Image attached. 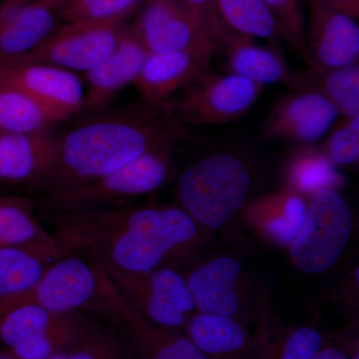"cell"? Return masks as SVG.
Masks as SVG:
<instances>
[{
	"label": "cell",
	"instance_id": "cell-1",
	"mask_svg": "<svg viewBox=\"0 0 359 359\" xmlns=\"http://www.w3.org/2000/svg\"><path fill=\"white\" fill-rule=\"evenodd\" d=\"M50 218L63 254L86 255L123 273L173 266L188 259L201 237L198 224L173 205H115Z\"/></svg>",
	"mask_w": 359,
	"mask_h": 359
},
{
	"label": "cell",
	"instance_id": "cell-2",
	"mask_svg": "<svg viewBox=\"0 0 359 359\" xmlns=\"http://www.w3.org/2000/svg\"><path fill=\"white\" fill-rule=\"evenodd\" d=\"M186 127L166 101L99 113L57 136L53 167L39 190L79 185L147 153L173 150L186 136Z\"/></svg>",
	"mask_w": 359,
	"mask_h": 359
},
{
	"label": "cell",
	"instance_id": "cell-3",
	"mask_svg": "<svg viewBox=\"0 0 359 359\" xmlns=\"http://www.w3.org/2000/svg\"><path fill=\"white\" fill-rule=\"evenodd\" d=\"M252 185L244 161L230 153H215L182 172L177 197L200 228L217 230L244 208Z\"/></svg>",
	"mask_w": 359,
	"mask_h": 359
},
{
	"label": "cell",
	"instance_id": "cell-4",
	"mask_svg": "<svg viewBox=\"0 0 359 359\" xmlns=\"http://www.w3.org/2000/svg\"><path fill=\"white\" fill-rule=\"evenodd\" d=\"M117 285L102 264L79 252H66L32 289L0 306L32 304L61 313L90 314L103 320Z\"/></svg>",
	"mask_w": 359,
	"mask_h": 359
},
{
	"label": "cell",
	"instance_id": "cell-5",
	"mask_svg": "<svg viewBox=\"0 0 359 359\" xmlns=\"http://www.w3.org/2000/svg\"><path fill=\"white\" fill-rule=\"evenodd\" d=\"M171 152L160 150L147 153L98 178L44 193L40 201L42 209L50 215L95 211L155 192L171 175Z\"/></svg>",
	"mask_w": 359,
	"mask_h": 359
},
{
	"label": "cell",
	"instance_id": "cell-6",
	"mask_svg": "<svg viewBox=\"0 0 359 359\" xmlns=\"http://www.w3.org/2000/svg\"><path fill=\"white\" fill-rule=\"evenodd\" d=\"M353 228L351 208L339 191L313 193L309 197L306 223L289 247L290 261L308 275L327 273L344 254Z\"/></svg>",
	"mask_w": 359,
	"mask_h": 359
},
{
	"label": "cell",
	"instance_id": "cell-7",
	"mask_svg": "<svg viewBox=\"0 0 359 359\" xmlns=\"http://www.w3.org/2000/svg\"><path fill=\"white\" fill-rule=\"evenodd\" d=\"M197 313L247 323L264 309L259 287L233 257H212L185 276Z\"/></svg>",
	"mask_w": 359,
	"mask_h": 359
},
{
	"label": "cell",
	"instance_id": "cell-8",
	"mask_svg": "<svg viewBox=\"0 0 359 359\" xmlns=\"http://www.w3.org/2000/svg\"><path fill=\"white\" fill-rule=\"evenodd\" d=\"M85 316L32 304L0 306V348L16 359H47L69 346Z\"/></svg>",
	"mask_w": 359,
	"mask_h": 359
},
{
	"label": "cell",
	"instance_id": "cell-9",
	"mask_svg": "<svg viewBox=\"0 0 359 359\" xmlns=\"http://www.w3.org/2000/svg\"><path fill=\"white\" fill-rule=\"evenodd\" d=\"M127 20L113 18L62 22L36 48L15 60L0 63H41L86 72L114 50Z\"/></svg>",
	"mask_w": 359,
	"mask_h": 359
},
{
	"label": "cell",
	"instance_id": "cell-10",
	"mask_svg": "<svg viewBox=\"0 0 359 359\" xmlns=\"http://www.w3.org/2000/svg\"><path fill=\"white\" fill-rule=\"evenodd\" d=\"M264 89L247 78L211 69L166 102L186 125H222L247 114Z\"/></svg>",
	"mask_w": 359,
	"mask_h": 359
},
{
	"label": "cell",
	"instance_id": "cell-11",
	"mask_svg": "<svg viewBox=\"0 0 359 359\" xmlns=\"http://www.w3.org/2000/svg\"><path fill=\"white\" fill-rule=\"evenodd\" d=\"M106 271L129 304L156 325L184 332L197 313L185 276L173 266L148 273Z\"/></svg>",
	"mask_w": 359,
	"mask_h": 359
},
{
	"label": "cell",
	"instance_id": "cell-12",
	"mask_svg": "<svg viewBox=\"0 0 359 359\" xmlns=\"http://www.w3.org/2000/svg\"><path fill=\"white\" fill-rule=\"evenodd\" d=\"M135 14L132 32L149 54L181 50L212 39L204 21L179 0H144Z\"/></svg>",
	"mask_w": 359,
	"mask_h": 359
},
{
	"label": "cell",
	"instance_id": "cell-13",
	"mask_svg": "<svg viewBox=\"0 0 359 359\" xmlns=\"http://www.w3.org/2000/svg\"><path fill=\"white\" fill-rule=\"evenodd\" d=\"M103 320L120 332L136 359H207L184 332L146 320L119 289Z\"/></svg>",
	"mask_w": 359,
	"mask_h": 359
},
{
	"label": "cell",
	"instance_id": "cell-14",
	"mask_svg": "<svg viewBox=\"0 0 359 359\" xmlns=\"http://www.w3.org/2000/svg\"><path fill=\"white\" fill-rule=\"evenodd\" d=\"M306 44L309 68L334 69L356 65L359 27L355 18L318 0H309Z\"/></svg>",
	"mask_w": 359,
	"mask_h": 359
},
{
	"label": "cell",
	"instance_id": "cell-15",
	"mask_svg": "<svg viewBox=\"0 0 359 359\" xmlns=\"http://www.w3.org/2000/svg\"><path fill=\"white\" fill-rule=\"evenodd\" d=\"M214 54L212 39L181 50L149 54L133 84L144 100L164 102L211 70Z\"/></svg>",
	"mask_w": 359,
	"mask_h": 359
},
{
	"label": "cell",
	"instance_id": "cell-16",
	"mask_svg": "<svg viewBox=\"0 0 359 359\" xmlns=\"http://www.w3.org/2000/svg\"><path fill=\"white\" fill-rule=\"evenodd\" d=\"M339 116L334 104L320 93L292 90L271 108L264 135L271 140L311 145L330 131Z\"/></svg>",
	"mask_w": 359,
	"mask_h": 359
},
{
	"label": "cell",
	"instance_id": "cell-17",
	"mask_svg": "<svg viewBox=\"0 0 359 359\" xmlns=\"http://www.w3.org/2000/svg\"><path fill=\"white\" fill-rule=\"evenodd\" d=\"M215 54L222 59L226 73L247 78L259 85L283 83L289 86L294 71L275 49L261 46L245 35L229 29L221 20L210 28Z\"/></svg>",
	"mask_w": 359,
	"mask_h": 359
},
{
	"label": "cell",
	"instance_id": "cell-18",
	"mask_svg": "<svg viewBox=\"0 0 359 359\" xmlns=\"http://www.w3.org/2000/svg\"><path fill=\"white\" fill-rule=\"evenodd\" d=\"M0 83L18 87L69 117L84 108L81 80L73 71L58 66L0 63Z\"/></svg>",
	"mask_w": 359,
	"mask_h": 359
},
{
	"label": "cell",
	"instance_id": "cell-19",
	"mask_svg": "<svg viewBox=\"0 0 359 359\" xmlns=\"http://www.w3.org/2000/svg\"><path fill=\"white\" fill-rule=\"evenodd\" d=\"M57 135L46 128L28 134L1 133L0 183L39 189L50 173Z\"/></svg>",
	"mask_w": 359,
	"mask_h": 359
},
{
	"label": "cell",
	"instance_id": "cell-20",
	"mask_svg": "<svg viewBox=\"0 0 359 359\" xmlns=\"http://www.w3.org/2000/svg\"><path fill=\"white\" fill-rule=\"evenodd\" d=\"M149 56L131 27L125 25L119 42L98 65L86 71L87 89L84 108L100 111L113 97L130 83H134Z\"/></svg>",
	"mask_w": 359,
	"mask_h": 359
},
{
	"label": "cell",
	"instance_id": "cell-21",
	"mask_svg": "<svg viewBox=\"0 0 359 359\" xmlns=\"http://www.w3.org/2000/svg\"><path fill=\"white\" fill-rule=\"evenodd\" d=\"M49 0H37L0 13V62H9L36 48L61 25Z\"/></svg>",
	"mask_w": 359,
	"mask_h": 359
},
{
	"label": "cell",
	"instance_id": "cell-22",
	"mask_svg": "<svg viewBox=\"0 0 359 359\" xmlns=\"http://www.w3.org/2000/svg\"><path fill=\"white\" fill-rule=\"evenodd\" d=\"M184 334L207 359H256L252 335L235 318L196 313Z\"/></svg>",
	"mask_w": 359,
	"mask_h": 359
},
{
	"label": "cell",
	"instance_id": "cell-23",
	"mask_svg": "<svg viewBox=\"0 0 359 359\" xmlns=\"http://www.w3.org/2000/svg\"><path fill=\"white\" fill-rule=\"evenodd\" d=\"M245 217L273 244L290 247L306 223L308 202L285 188L250 203Z\"/></svg>",
	"mask_w": 359,
	"mask_h": 359
},
{
	"label": "cell",
	"instance_id": "cell-24",
	"mask_svg": "<svg viewBox=\"0 0 359 359\" xmlns=\"http://www.w3.org/2000/svg\"><path fill=\"white\" fill-rule=\"evenodd\" d=\"M262 313L252 335L256 359H313L327 341L318 328L283 327L271 320L268 311Z\"/></svg>",
	"mask_w": 359,
	"mask_h": 359
},
{
	"label": "cell",
	"instance_id": "cell-25",
	"mask_svg": "<svg viewBox=\"0 0 359 359\" xmlns=\"http://www.w3.org/2000/svg\"><path fill=\"white\" fill-rule=\"evenodd\" d=\"M62 255L59 247L0 249V304L34 287Z\"/></svg>",
	"mask_w": 359,
	"mask_h": 359
},
{
	"label": "cell",
	"instance_id": "cell-26",
	"mask_svg": "<svg viewBox=\"0 0 359 359\" xmlns=\"http://www.w3.org/2000/svg\"><path fill=\"white\" fill-rule=\"evenodd\" d=\"M289 87L294 91H313L328 99L344 117L359 116L358 63L334 69L308 68L294 72Z\"/></svg>",
	"mask_w": 359,
	"mask_h": 359
},
{
	"label": "cell",
	"instance_id": "cell-27",
	"mask_svg": "<svg viewBox=\"0 0 359 359\" xmlns=\"http://www.w3.org/2000/svg\"><path fill=\"white\" fill-rule=\"evenodd\" d=\"M29 198L0 196V249L59 247L53 233L42 224Z\"/></svg>",
	"mask_w": 359,
	"mask_h": 359
},
{
	"label": "cell",
	"instance_id": "cell-28",
	"mask_svg": "<svg viewBox=\"0 0 359 359\" xmlns=\"http://www.w3.org/2000/svg\"><path fill=\"white\" fill-rule=\"evenodd\" d=\"M68 118L23 90L0 83V133H33Z\"/></svg>",
	"mask_w": 359,
	"mask_h": 359
},
{
	"label": "cell",
	"instance_id": "cell-29",
	"mask_svg": "<svg viewBox=\"0 0 359 359\" xmlns=\"http://www.w3.org/2000/svg\"><path fill=\"white\" fill-rule=\"evenodd\" d=\"M285 181V188L306 198L323 189L337 190L346 178L320 148L308 145L292 156Z\"/></svg>",
	"mask_w": 359,
	"mask_h": 359
},
{
	"label": "cell",
	"instance_id": "cell-30",
	"mask_svg": "<svg viewBox=\"0 0 359 359\" xmlns=\"http://www.w3.org/2000/svg\"><path fill=\"white\" fill-rule=\"evenodd\" d=\"M96 320L85 316L67 347L68 359H135L120 332Z\"/></svg>",
	"mask_w": 359,
	"mask_h": 359
},
{
	"label": "cell",
	"instance_id": "cell-31",
	"mask_svg": "<svg viewBox=\"0 0 359 359\" xmlns=\"http://www.w3.org/2000/svg\"><path fill=\"white\" fill-rule=\"evenodd\" d=\"M217 13L229 29L245 36L271 39L278 26L264 0H218Z\"/></svg>",
	"mask_w": 359,
	"mask_h": 359
},
{
	"label": "cell",
	"instance_id": "cell-32",
	"mask_svg": "<svg viewBox=\"0 0 359 359\" xmlns=\"http://www.w3.org/2000/svg\"><path fill=\"white\" fill-rule=\"evenodd\" d=\"M275 18L278 36L309 65L306 44V20L301 0H264Z\"/></svg>",
	"mask_w": 359,
	"mask_h": 359
},
{
	"label": "cell",
	"instance_id": "cell-33",
	"mask_svg": "<svg viewBox=\"0 0 359 359\" xmlns=\"http://www.w3.org/2000/svg\"><path fill=\"white\" fill-rule=\"evenodd\" d=\"M144 0H74L58 11L61 22L82 20H129Z\"/></svg>",
	"mask_w": 359,
	"mask_h": 359
},
{
	"label": "cell",
	"instance_id": "cell-34",
	"mask_svg": "<svg viewBox=\"0 0 359 359\" xmlns=\"http://www.w3.org/2000/svg\"><path fill=\"white\" fill-rule=\"evenodd\" d=\"M321 150L337 166H353L359 159V116L344 117Z\"/></svg>",
	"mask_w": 359,
	"mask_h": 359
},
{
	"label": "cell",
	"instance_id": "cell-35",
	"mask_svg": "<svg viewBox=\"0 0 359 359\" xmlns=\"http://www.w3.org/2000/svg\"><path fill=\"white\" fill-rule=\"evenodd\" d=\"M194 15L204 21L208 27H211L219 20L217 13L218 0H179Z\"/></svg>",
	"mask_w": 359,
	"mask_h": 359
},
{
	"label": "cell",
	"instance_id": "cell-36",
	"mask_svg": "<svg viewBox=\"0 0 359 359\" xmlns=\"http://www.w3.org/2000/svg\"><path fill=\"white\" fill-rule=\"evenodd\" d=\"M318 1L348 14L351 18H358L359 0H318Z\"/></svg>",
	"mask_w": 359,
	"mask_h": 359
},
{
	"label": "cell",
	"instance_id": "cell-37",
	"mask_svg": "<svg viewBox=\"0 0 359 359\" xmlns=\"http://www.w3.org/2000/svg\"><path fill=\"white\" fill-rule=\"evenodd\" d=\"M313 359H351V358L341 347L332 346L325 341Z\"/></svg>",
	"mask_w": 359,
	"mask_h": 359
},
{
	"label": "cell",
	"instance_id": "cell-38",
	"mask_svg": "<svg viewBox=\"0 0 359 359\" xmlns=\"http://www.w3.org/2000/svg\"><path fill=\"white\" fill-rule=\"evenodd\" d=\"M34 1H37V0H4V4L0 7V13L15 8V7L25 6V4H32V2Z\"/></svg>",
	"mask_w": 359,
	"mask_h": 359
},
{
	"label": "cell",
	"instance_id": "cell-39",
	"mask_svg": "<svg viewBox=\"0 0 359 359\" xmlns=\"http://www.w3.org/2000/svg\"><path fill=\"white\" fill-rule=\"evenodd\" d=\"M49 1H50L59 11L63 6H66V4H70V2L74 1V0H49Z\"/></svg>",
	"mask_w": 359,
	"mask_h": 359
},
{
	"label": "cell",
	"instance_id": "cell-40",
	"mask_svg": "<svg viewBox=\"0 0 359 359\" xmlns=\"http://www.w3.org/2000/svg\"><path fill=\"white\" fill-rule=\"evenodd\" d=\"M47 359H68L67 348L63 349V351H58V353H54L50 358Z\"/></svg>",
	"mask_w": 359,
	"mask_h": 359
},
{
	"label": "cell",
	"instance_id": "cell-41",
	"mask_svg": "<svg viewBox=\"0 0 359 359\" xmlns=\"http://www.w3.org/2000/svg\"><path fill=\"white\" fill-rule=\"evenodd\" d=\"M0 359H16L11 353H7L4 349L0 348Z\"/></svg>",
	"mask_w": 359,
	"mask_h": 359
},
{
	"label": "cell",
	"instance_id": "cell-42",
	"mask_svg": "<svg viewBox=\"0 0 359 359\" xmlns=\"http://www.w3.org/2000/svg\"><path fill=\"white\" fill-rule=\"evenodd\" d=\"M0 136H1V133H0Z\"/></svg>",
	"mask_w": 359,
	"mask_h": 359
},
{
	"label": "cell",
	"instance_id": "cell-43",
	"mask_svg": "<svg viewBox=\"0 0 359 359\" xmlns=\"http://www.w3.org/2000/svg\"><path fill=\"white\" fill-rule=\"evenodd\" d=\"M134 358H135V356H134ZM135 359H136V358H135Z\"/></svg>",
	"mask_w": 359,
	"mask_h": 359
}]
</instances>
